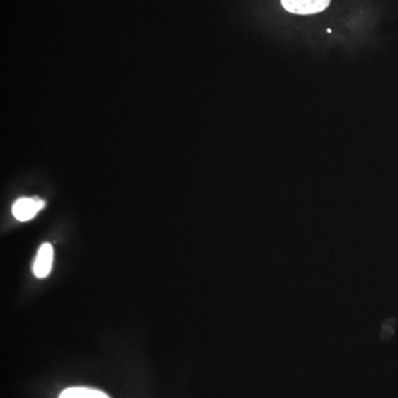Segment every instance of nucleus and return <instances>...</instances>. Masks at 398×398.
<instances>
[{"instance_id": "nucleus-3", "label": "nucleus", "mask_w": 398, "mask_h": 398, "mask_svg": "<svg viewBox=\"0 0 398 398\" xmlns=\"http://www.w3.org/2000/svg\"><path fill=\"white\" fill-rule=\"evenodd\" d=\"M53 249L50 244H45L39 248L33 263V273L37 278H46L52 268Z\"/></svg>"}, {"instance_id": "nucleus-1", "label": "nucleus", "mask_w": 398, "mask_h": 398, "mask_svg": "<svg viewBox=\"0 0 398 398\" xmlns=\"http://www.w3.org/2000/svg\"><path fill=\"white\" fill-rule=\"evenodd\" d=\"M331 0H281L283 8L295 15H314L325 11Z\"/></svg>"}, {"instance_id": "nucleus-2", "label": "nucleus", "mask_w": 398, "mask_h": 398, "mask_svg": "<svg viewBox=\"0 0 398 398\" xmlns=\"http://www.w3.org/2000/svg\"><path fill=\"white\" fill-rule=\"evenodd\" d=\"M45 207V202L42 199L31 198V197H23L18 199L13 204V214L16 220L19 222H28L33 220L35 215L38 214Z\"/></svg>"}, {"instance_id": "nucleus-4", "label": "nucleus", "mask_w": 398, "mask_h": 398, "mask_svg": "<svg viewBox=\"0 0 398 398\" xmlns=\"http://www.w3.org/2000/svg\"><path fill=\"white\" fill-rule=\"evenodd\" d=\"M59 398H110L103 392L92 388L71 387L61 393Z\"/></svg>"}]
</instances>
